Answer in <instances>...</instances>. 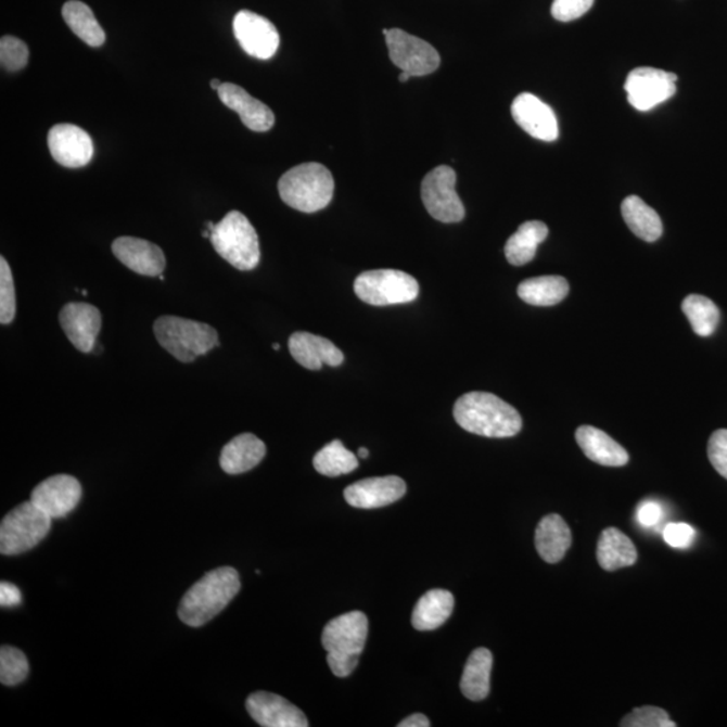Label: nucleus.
Listing matches in <instances>:
<instances>
[{"label":"nucleus","mask_w":727,"mask_h":727,"mask_svg":"<svg viewBox=\"0 0 727 727\" xmlns=\"http://www.w3.org/2000/svg\"><path fill=\"white\" fill-rule=\"evenodd\" d=\"M368 636V618L362 612L341 614L322 632L330 669L339 678L349 676L359 664Z\"/></svg>","instance_id":"3"},{"label":"nucleus","mask_w":727,"mask_h":727,"mask_svg":"<svg viewBox=\"0 0 727 727\" xmlns=\"http://www.w3.org/2000/svg\"><path fill=\"white\" fill-rule=\"evenodd\" d=\"M664 516V509L656 501H642L636 509V520L642 527L652 528L662 522Z\"/></svg>","instance_id":"41"},{"label":"nucleus","mask_w":727,"mask_h":727,"mask_svg":"<svg viewBox=\"0 0 727 727\" xmlns=\"http://www.w3.org/2000/svg\"><path fill=\"white\" fill-rule=\"evenodd\" d=\"M0 63L5 71L18 72L29 63V48L20 38L5 36L0 39Z\"/></svg>","instance_id":"36"},{"label":"nucleus","mask_w":727,"mask_h":727,"mask_svg":"<svg viewBox=\"0 0 727 727\" xmlns=\"http://www.w3.org/2000/svg\"><path fill=\"white\" fill-rule=\"evenodd\" d=\"M221 103L238 112L243 125L256 132L270 130L276 123V115L270 107L245 91L244 88L232 82H222L217 91Z\"/></svg>","instance_id":"20"},{"label":"nucleus","mask_w":727,"mask_h":727,"mask_svg":"<svg viewBox=\"0 0 727 727\" xmlns=\"http://www.w3.org/2000/svg\"><path fill=\"white\" fill-rule=\"evenodd\" d=\"M155 339L178 361L192 362L218 345V334L208 323L164 316L154 323Z\"/></svg>","instance_id":"5"},{"label":"nucleus","mask_w":727,"mask_h":727,"mask_svg":"<svg viewBox=\"0 0 727 727\" xmlns=\"http://www.w3.org/2000/svg\"><path fill=\"white\" fill-rule=\"evenodd\" d=\"M390 59L412 77L426 76L439 68L441 58L435 48L423 39L400 29H384Z\"/></svg>","instance_id":"10"},{"label":"nucleus","mask_w":727,"mask_h":727,"mask_svg":"<svg viewBox=\"0 0 727 727\" xmlns=\"http://www.w3.org/2000/svg\"><path fill=\"white\" fill-rule=\"evenodd\" d=\"M112 253L131 271L144 277H160L166 268L164 251L148 240L123 237L112 243Z\"/></svg>","instance_id":"19"},{"label":"nucleus","mask_w":727,"mask_h":727,"mask_svg":"<svg viewBox=\"0 0 727 727\" xmlns=\"http://www.w3.org/2000/svg\"><path fill=\"white\" fill-rule=\"evenodd\" d=\"M598 563L607 572L634 566L637 550L632 540L620 530L611 527L603 531L597 546Z\"/></svg>","instance_id":"25"},{"label":"nucleus","mask_w":727,"mask_h":727,"mask_svg":"<svg viewBox=\"0 0 727 727\" xmlns=\"http://www.w3.org/2000/svg\"><path fill=\"white\" fill-rule=\"evenodd\" d=\"M233 33L240 47L251 58L270 60L279 48V33L270 21L253 11H239L233 20Z\"/></svg>","instance_id":"12"},{"label":"nucleus","mask_w":727,"mask_h":727,"mask_svg":"<svg viewBox=\"0 0 727 727\" xmlns=\"http://www.w3.org/2000/svg\"><path fill=\"white\" fill-rule=\"evenodd\" d=\"M455 419L463 430L486 438H509L523 428L516 408L494 394L469 393L456 401Z\"/></svg>","instance_id":"1"},{"label":"nucleus","mask_w":727,"mask_h":727,"mask_svg":"<svg viewBox=\"0 0 727 727\" xmlns=\"http://www.w3.org/2000/svg\"><path fill=\"white\" fill-rule=\"evenodd\" d=\"M272 348L276 349V350H279V349H281V345H279V344H273V345H272Z\"/></svg>","instance_id":"47"},{"label":"nucleus","mask_w":727,"mask_h":727,"mask_svg":"<svg viewBox=\"0 0 727 727\" xmlns=\"http://www.w3.org/2000/svg\"><path fill=\"white\" fill-rule=\"evenodd\" d=\"M221 86H222V82L220 80H216V78H215V80L211 81V87L214 88L215 91H218V89H220Z\"/></svg>","instance_id":"45"},{"label":"nucleus","mask_w":727,"mask_h":727,"mask_svg":"<svg viewBox=\"0 0 727 727\" xmlns=\"http://www.w3.org/2000/svg\"><path fill=\"white\" fill-rule=\"evenodd\" d=\"M621 214L630 231L645 242L653 243L662 237V218L637 195H629L623 201Z\"/></svg>","instance_id":"27"},{"label":"nucleus","mask_w":727,"mask_h":727,"mask_svg":"<svg viewBox=\"0 0 727 727\" xmlns=\"http://www.w3.org/2000/svg\"><path fill=\"white\" fill-rule=\"evenodd\" d=\"M569 282L563 277L548 276L531 278L519 284L518 295L525 304L553 306L566 298Z\"/></svg>","instance_id":"30"},{"label":"nucleus","mask_w":727,"mask_h":727,"mask_svg":"<svg viewBox=\"0 0 727 727\" xmlns=\"http://www.w3.org/2000/svg\"><path fill=\"white\" fill-rule=\"evenodd\" d=\"M29 675V662L18 648L3 646L0 650V681L4 686L22 684Z\"/></svg>","instance_id":"34"},{"label":"nucleus","mask_w":727,"mask_h":727,"mask_svg":"<svg viewBox=\"0 0 727 727\" xmlns=\"http://www.w3.org/2000/svg\"><path fill=\"white\" fill-rule=\"evenodd\" d=\"M81 484L69 474H58L42 481L31 492L30 501L52 519L65 518L78 506Z\"/></svg>","instance_id":"13"},{"label":"nucleus","mask_w":727,"mask_h":727,"mask_svg":"<svg viewBox=\"0 0 727 727\" xmlns=\"http://www.w3.org/2000/svg\"><path fill=\"white\" fill-rule=\"evenodd\" d=\"M457 175L450 166H438L422 182L424 208L435 220L445 224L460 222L465 217V206L456 192Z\"/></svg>","instance_id":"9"},{"label":"nucleus","mask_w":727,"mask_h":727,"mask_svg":"<svg viewBox=\"0 0 727 727\" xmlns=\"http://www.w3.org/2000/svg\"><path fill=\"white\" fill-rule=\"evenodd\" d=\"M430 720L426 715L423 714H412L410 717L403 719L398 725L399 727H430Z\"/></svg>","instance_id":"43"},{"label":"nucleus","mask_w":727,"mask_h":727,"mask_svg":"<svg viewBox=\"0 0 727 727\" xmlns=\"http://www.w3.org/2000/svg\"><path fill=\"white\" fill-rule=\"evenodd\" d=\"M595 0H553L551 14L561 22H572L581 18L592 8Z\"/></svg>","instance_id":"38"},{"label":"nucleus","mask_w":727,"mask_h":727,"mask_svg":"<svg viewBox=\"0 0 727 727\" xmlns=\"http://www.w3.org/2000/svg\"><path fill=\"white\" fill-rule=\"evenodd\" d=\"M245 707L257 725L263 727H307L309 720L288 699L277 693L259 691L245 702Z\"/></svg>","instance_id":"17"},{"label":"nucleus","mask_w":727,"mask_h":727,"mask_svg":"<svg viewBox=\"0 0 727 727\" xmlns=\"http://www.w3.org/2000/svg\"><path fill=\"white\" fill-rule=\"evenodd\" d=\"M411 77L412 76L408 75V73L401 72L400 75H399V81L400 82H407L408 80H410Z\"/></svg>","instance_id":"44"},{"label":"nucleus","mask_w":727,"mask_h":727,"mask_svg":"<svg viewBox=\"0 0 727 727\" xmlns=\"http://www.w3.org/2000/svg\"><path fill=\"white\" fill-rule=\"evenodd\" d=\"M240 577L232 567H220L206 573L182 597L178 616L182 623L199 628L228 607L240 591Z\"/></svg>","instance_id":"2"},{"label":"nucleus","mask_w":727,"mask_h":727,"mask_svg":"<svg viewBox=\"0 0 727 727\" xmlns=\"http://www.w3.org/2000/svg\"><path fill=\"white\" fill-rule=\"evenodd\" d=\"M575 438L585 456L602 467H624L629 461L624 447L600 429L581 426Z\"/></svg>","instance_id":"23"},{"label":"nucleus","mask_w":727,"mask_h":727,"mask_svg":"<svg viewBox=\"0 0 727 727\" xmlns=\"http://www.w3.org/2000/svg\"><path fill=\"white\" fill-rule=\"evenodd\" d=\"M59 320L72 345L82 354H91L103 322L98 307L71 302L61 309Z\"/></svg>","instance_id":"15"},{"label":"nucleus","mask_w":727,"mask_h":727,"mask_svg":"<svg viewBox=\"0 0 727 727\" xmlns=\"http://www.w3.org/2000/svg\"><path fill=\"white\" fill-rule=\"evenodd\" d=\"M407 485L398 475H385L357 481L344 490L349 506L362 509L382 508L394 505L406 495Z\"/></svg>","instance_id":"18"},{"label":"nucleus","mask_w":727,"mask_h":727,"mask_svg":"<svg viewBox=\"0 0 727 727\" xmlns=\"http://www.w3.org/2000/svg\"><path fill=\"white\" fill-rule=\"evenodd\" d=\"M359 457L362 458V460H366V458L369 457V451L366 449V447H361V449H359Z\"/></svg>","instance_id":"46"},{"label":"nucleus","mask_w":727,"mask_h":727,"mask_svg":"<svg viewBox=\"0 0 727 727\" xmlns=\"http://www.w3.org/2000/svg\"><path fill=\"white\" fill-rule=\"evenodd\" d=\"M623 727H676L667 712L654 706L635 709L621 720Z\"/></svg>","instance_id":"37"},{"label":"nucleus","mask_w":727,"mask_h":727,"mask_svg":"<svg viewBox=\"0 0 727 727\" xmlns=\"http://www.w3.org/2000/svg\"><path fill=\"white\" fill-rule=\"evenodd\" d=\"M355 293L368 305H401L418 298L419 283L399 270H373L356 278Z\"/></svg>","instance_id":"8"},{"label":"nucleus","mask_w":727,"mask_h":727,"mask_svg":"<svg viewBox=\"0 0 727 727\" xmlns=\"http://www.w3.org/2000/svg\"><path fill=\"white\" fill-rule=\"evenodd\" d=\"M313 463H315L318 473L328 475V477L352 473L359 467V460L354 452L346 449L343 442L339 439L323 446L317 452Z\"/></svg>","instance_id":"32"},{"label":"nucleus","mask_w":727,"mask_h":727,"mask_svg":"<svg viewBox=\"0 0 727 727\" xmlns=\"http://www.w3.org/2000/svg\"><path fill=\"white\" fill-rule=\"evenodd\" d=\"M16 313L15 284L13 272L4 257H0V322L9 326Z\"/></svg>","instance_id":"35"},{"label":"nucleus","mask_w":727,"mask_h":727,"mask_svg":"<svg viewBox=\"0 0 727 727\" xmlns=\"http://www.w3.org/2000/svg\"><path fill=\"white\" fill-rule=\"evenodd\" d=\"M548 237V228L541 221H525L508 239L505 253L512 266H524L534 260L536 251Z\"/></svg>","instance_id":"29"},{"label":"nucleus","mask_w":727,"mask_h":727,"mask_svg":"<svg viewBox=\"0 0 727 727\" xmlns=\"http://www.w3.org/2000/svg\"><path fill=\"white\" fill-rule=\"evenodd\" d=\"M265 442L256 435L245 433L234 436L222 447L220 467L227 474H242L259 465L266 457Z\"/></svg>","instance_id":"22"},{"label":"nucleus","mask_w":727,"mask_h":727,"mask_svg":"<svg viewBox=\"0 0 727 727\" xmlns=\"http://www.w3.org/2000/svg\"><path fill=\"white\" fill-rule=\"evenodd\" d=\"M681 310L689 318L693 332L701 337H709L718 327L720 320L718 306L706 296L697 294L686 296Z\"/></svg>","instance_id":"33"},{"label":"nucleus","mask_w":727,"mask_h":727,"mask_svg":"<svg viewBox=\"0 0 727 727\" xmlns=\"http://www.w3.org/2000/svg\"><path fill=\"white\" fill-rule=\"evenodd\" d=\"M512 117L528 136L544 142L557 141L559 126L556 112L535 94L524 92L512 103Z\"/></svg>","instance_id":"16"},{"label":"nucleus","mask_w":727,"mask_h":727,"mask_svg":"<svg viewBox=\"0 0 727 727\" xmlns=\"http://www.w3.org/2000/svg\"><path fill=\"white\" fill-rule=\"evenodd\" d=\"M707 455L715 471L727 480V430H717L710 436Z\"/></svg>","instance_id":"39"},{"label":"nucleus","mask_w":727,"mask_h":727,"mask_svg":"<svg viewBox=\"0 0 727 727\" xmlns=\"http://www.w3.org/2000/svg\"><path fill=\"white\" fill-rule=\"evenodd\" d=\"M211 242L216 253L240 271H251L259 265V238L253 224L238 211L229 212L216 224Z\"/></svg>","instance_id":"6"},{"label":"nucleus","mask_w":727,"mask_h":727,"mask_svg":"<svg viewBox=\"0 0 727 727\" xmlns=\"http://www.w3.org/2000/svg\"><path fill=\"white\" fill-rule=\"evenodd\" d=\"M52 527V518L35 502L26 501L13 509L0 524V552L20 556L41 544Z\"/></svg>","instance_id":"7"},{"label":"nucleus","mask_w":727,"mask_h":727,"mask_svg":"<svg viewBox=\"0 0 727 727\" xmlns=\"http://www.w3.org/2000/svg\"><path fill=\"white\" fill-rule=\"evenodd\" d=\"M455 597L447 590H430L421 597L412 612V626L417 630H434L451 616Z\"/></svg>","instance_id":"26"},{"label":"nucleus","mask_w":727,"mask_h":727,"mask_svg":"<svg viewBox=\"0 0 727 727\" xmlns=\"http://www.w3.org/2000/svg\"><path fill=\"white\" fill-rule=\"evenodd\" d=\"M676 81L678 76L675 73L645 66L629 73L625 91L632 107L647 112L674 97Z\"/></svg>","instance_id":"11"},{"label":"nucleus","mask_w":727,"mask_h":727,"mask_svg":"<svg viewBox=\"0 0 727 727\" xmlns=\"http://www.w3.org/2000/svg\"><path fill=\"white\" fill-rule=\"evenodd\" d=\"M22 602V592L10 582H2L0 584V605L3 608L18 607Z\"/></svg>","instance_id":"42"},{"label":"nucleus","mask_w":727,"mask_h":727,"mask_svg":"<svg viewBox=\"0 0 727 727\" xmlns=\"http://www.w3.org/2000/svg\"><path fill=\"white\" fill-rule=\"evenodd\" d=\"M284 204L304 214L326 209L333 199L332 173L321 164H302L284 173L278 183Z\"/></svg>","instance_id":"4"},{"label":"nucleus","mask_w":727,"mask_h":727,"mask_svg":"<svg viewBox=\"0 0 727 727\" xmlns=\"http://www.w3.org/2000/svg\"><path fill=\"white\" fill-rule=\"evenodd\" d=\"M289 349L294 360L302 367L318 371L323 364L339 367L344 362V354L332 341L307 332H295L289 339Z\"/></svg>","instance_id":"21"},{"label":"nucleus","mask_w":727,"mask_h":727,"mask_svg":"<svg viewBox=\"0 0 727 727\" xmlns=\"http://www.w3.org/2000/svg\"><path fill=\"white\" fill-rule=\"evenodd\" d=\"M50 153L58 164L77 169L93 158V142L86 130L69 123L55 125L48 133Z\"/></svg>","instance_id":"14"},{"label":"nucleus","mask_w":727,"mask_h":727,"mask_svg":"<svg viewBox=\"0 0 727 727\" xmlns=\"http://www.w3.org/2000/svg\"><path fill=\"white\" fill-rule=\"evenodd\" d=\"M63 16L71 30L89 47L99 48L105 42L103 27L100 26L92 10L86 3L78 2V0L66 2Z\"/></svg>","instance_id":"31"},{"label":"nucleus","mask_w":727,"mask_h":727,"mask_svg":"<svg viewBox=\"0 0 727 727\" xmlns=\"http://www.w3.org/2000/svg\"><path fill=\"white\" fill-rule=\"evenodd\" d=\"M665 544L679 550H686L692 546L697 538V531L686 523H669L664 528Z\"/></svg>","instance_id":"40"},{"label":"nucleus","mask_w":727,"mask_h":727,"mask_svg":"<svg viewBox=\"0 0 727 727\" xmlns=\"http://www.w3.org/2000/svg\"><path fill=\"white\" fill-rule=\"evenodd\" d=\"M535 546L547 563L561 562L572 546V531L559 514H548L536 527Z\"/></svg>","instance_id":"24"},{"label":"nucleus","mask_w":727,"mask_h":727,"mask_svg":"<svg viewBox=\"0 0 727 727\" xmlns=\"http://www.w3.org/2000/svg\"><path fill=\"white\" fill-rule=\"evenodd\" d=\"M494 654L486 648H477L469 656L461 679V691L471 701H484L490 691V673Z\"/></svg>","instance_id":"28"}]
</instances>
